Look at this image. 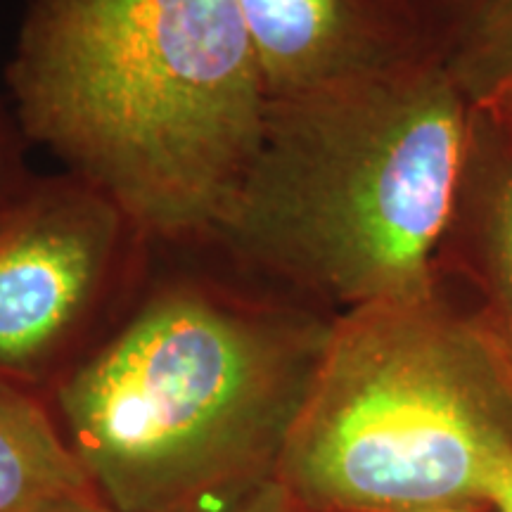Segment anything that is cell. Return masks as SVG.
Masks as SVG:
<instances>
[{
  "label": "cell",
  "mask_w": 512,
  "mask_h": 512,
  "mask_svg": "<svg viewBox=\"0 0 512 512\" xmlns=\"http://www.w3.org/2000/svg\"><path fill=\"white\" fill-rule=\"evenodd\" d=\"M332 318L192 271H152L46 396L117 512H223L273 482Z\"/></svg>",
  "instance_id": "1"
},
{
  "label": "cell",
  "mask_w": 512,
  "mask_h": 512,
  "mask_svg": "<svg viewBox=\"0 0 512 512\" xmlns=\"http://www.w3.org/2000/svg\"><path fill=\"white\" fill-rule=\"evenodd\" d=\"M5 76L29 145L159 247L209 240L264 133L235 0H29Z\"/></svg>",
  "instance_id": "2"
},
{
  "label": "cell",
  "mask_w": 512,
  "mask_h": 512,
  "mask_svg": "<svg viewBox=\"0 0 512 512\" xmlns=\"http://www.w3.org/2000/svg\"><path fill=\"white\" fill-rule=\"evenodd\" d=\"M472 114L444 60L418 55L268 102L256 155L207 242L342 311L434 297Z\"/></svg>",
  "instance_id": "3"
},
{
  "label": "cell",
  "mask_w": 512,
  "mask_h": 512,
  "mask_svg": "<svg viewBox=\"0 0 512 512\" xmlns=\"http://www.w3.org/2000/svg\"><path fill=\"white\" fill-rule=\"evenodd\" d=\"M510 456V403L434 294L332 318L275 482L297 512L477 508Z\"/></svg>",
  "instance_id": "4"
},
{
  "label": "cell",
  "mask_w": 512,
  "mask_h": 512,
  "mask_svg": "<svg viewBox=\"0 0 512 512\" xmlns=\"http://www.w3.org/2000/svg\"><path fill=\"white\" fill-rule=\"evenodd\" d=\"M155 249L98 185L38 174L0 223V387L46 401L124 316Z\"/></svg>",
  "instance_id": "5"
},
{
  "label": "cell",
  "mask_w": 512,
  "mask_h": 512,
  "mask_svg": "<svg viewBox=\"0 0 512 512\" xmlns=\"http://www.w3.org/2000/svg\"><path fill=\"white\" fill-rule=\"evenodd\" d=\"M268 102L406 60L411 0H235Z\"/></svg>",
  "instance_id": "6"
},
{
  "label": "cell",
  "mask_w": 512,
  "mask_h": 512,
  "mask_svg": "<svg viewBox=\"0 0 512 512\" xmlns=\"http://www.w3.org/2000/svg\"><path fill=\"white\" fill-rule=\"evenodd\" d=\"M444 247L475 285L463 318L512 408V143L477 107Z\"/></svg>",
  "instance_id": "7"
},
{
  "label": "cell",
  "mask_w": 512,
  "mask_h": 512,
  "mask_svg": "<svg viewBox=\"0 0 512 512\" xmlns=\"http://www.w3.org/2000/svg\"><path fill=\"white\" fill-rule=\"evenodd\" d=\"M93 498L48 403L0 387V512H38Z\"/></svg>",
  "instance_id": "8"
},
{
  "label": "cell",
  "mask_w": 512,
  "mask_h": 512,
  "mask_svg": "<svg viewBox=\"0 0 512 512\" xmlns=\"http://www.w3.org/2000/svg\"><path fill=\"white\" fill-rule=\"evenodd\" d=\"M444 64L472 105L512 79V0H482L456 24Z\"/></svg>",
  "instance_id": "9"
},
{
  "label": "cell",
  "mask_w": 512,
  "mask_h": 512,
  "mask_svg": "<svg viewBox=\"0 0 512 512\" xmlns=\"http://www.w3.org/2000/svg\"><path fill=\"white\" fill-rule=\"evenodd\" d=\"M29 147L8 95L0 93V223L22 202L38 176L29 166Z\"/></svg>",
  "instance_id": "10"
},
{
  "label": "cell",
  "mask_w": 512,
  "mask_h": 512,
  "mask_svg": "<svg viewBox=\"0 0 512 512\" xmlns=\"http://www.w3.org/2000/svg\"><path fill=\"white\" fill-rule=\"evenodd\" d=\"M477 110H482L494 124L501 128V133L512 143V79L503 81L494 91H489L484 98L475 102Z\"/></svg>",
  "instance_id": "11"
},
{
  "label": "cell",
  "mask_w": 512,
  "mask_h": 512,
  "mask_svg": "<svg viewBox=\"0 0 512 512\" xmlns=\"http://www.w3.org/2000/svg\"><path fill=\"white\" fill-rule=\"evenodd\" d=\"M223 512H297L287 494L283 491V486L278 482H268L256 489L254 494H249L247 498H242L240 503H235L233 508L223 510Z\"/></svg>",
  "instance_id": "12"
},
{
  "label": "cell",
  "mask_w": 512,
  "mask_h": 512,
  "mask_svg": "<svg viewBox=\"0 0 512 512\" xmlns=\"http://www.w3.org/2000/svg\"><path fill=\"white\" fill-rule=\"evenodd\" d=\"M486 503L494 505L496 512H512V456L496 467L486 489Z\"/></svg>",
  "instance_id": "13"
},
{
  "label": "cell",
  "mask_w": 512,
  "mask_h": 512,
  "mask_svg": "<svg viewBox=\"0 0 512 512\" xmlns=\"http://www.w3.org/2000/svg\"><path fill=\"white\" fill-rule=\"evenodd\" d=\"M38 512H117L112 510L110 505H105L98 498L93 501H72V503H62V505H53V508L38 510Z\"/></svg>",
  "instance_id": "14"
},
{
  "label": "cell",
  "mask_w": 512,
  "mask_h": 512,
  "mask_svg": "<svg viewBox=\"0 0 512 512\" xmlns=\"http://www.w3.org/2000/svg\"><path fill=\"white\" fill-rule=\"evenodd\" d=\"M444 3L451 5L453 12H456V24H458L460 19H463L472 8H477V5L482 3V0H444Z\"/></svg>",
  "instance_id": "15"
},
{
  "label": "cell",
  "mask_w": 512,
  "mask_h": 512,
  "mask_svg": "<svg viewBox=\"0 0 512 512\" xmlns=\"http://www.w3.org/2000/svg\"><path fill=\"white\" fill-rule=\"evenodd\" d=\"M425 512H477V508H437V510H425Z\"/></svg>",
  "instance_id": "16"
}]
</instances>
